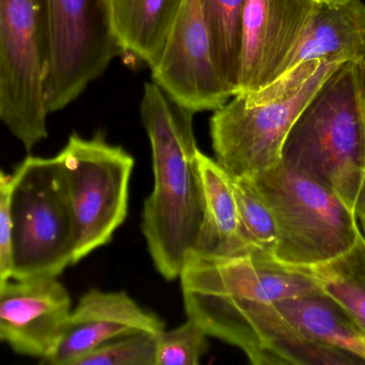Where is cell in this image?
Returning <instances> with one entry per match:
<instances>
[{
    "instance_id": "15",
    "label": "cell",
    "mask_w": 365,
    "mask_h": 365,
    "mask_svg": "<svg viewBox=\"0 0 365 365\" xmlns=\"http://www.w3.org/2000/svg\"><path fill=\"white\" fill-rule=\"evenodd\" d=\"M197 164L203 193V214L192 253L212 259H230L257 251L242 233L231 175L200 150Z\"/></svg>"
},
{
    "instance_id": "29",
    "label": "cell",
    "mask_w": 365,
    "mask_h": 365,
    "mask_svg": "<svg viewBox=\"0 0 365 365\" xmlns=\"http://www.w3.org/2000/svg\"><path fill=\"white\" fill-rule=\"evenodd\" d=\"M0 111H1V99H0Z\"/></svg>"
},
{
    "instance_id": "18",
    "label": "cell",
    "mask_w": 365,
    "mask_h": 365,
    "mask_svg": "<svg viewBox=\"0 0 365 365\" xmlns=\"http://www.w3.org/2000/svg\"><path fill=\"white\" fill-rule=\"evenodd\" d=\"M322 291L338 301L365 332V238L346 252L309 268Z\"/></svg>"
},
{
    "instance_id": "2",
    "label": "cell",
    "mask_w": 365,
    "mask_h": 365,
    "mask_svg": "<svg viewBox=\"0 0 365 365\" xmlns=\"http://www.w3.org/2000/svg\"><path fill=\"white\" fill-rule=\"evenodd\" d=\"M281 161L351 210L365 173V83L359 62L336 66L302 109Z\"/></svg>"
},
{
    "instance_id": "9",
    "label": "cell",
    "mask_w": 365,
    "mask_h": 365,
    "mask_svg": "<svg viewBox=\"0 0 365 365\" xmlns=\"http://www.w3.org/2000/svg\"><path fill=\"white\" fill-rule=\"evenodd\" d=\"M179 279L182 301L274 302L323 291L309 268L287 265L262 251L230 259L191 252Z\"/></svg>"
},
{
    "instance_id": "21",
    "label": "cell",
    "mask_w": 365,
    "mask_h": 365,
    "mask_svg": "<svg viewBox=\"0 0 365 365\" xmlns=\"http://www.w3.org/2000/svg\"><path fill=\"white\" fill-rule=\"evenodd\" d=\"M207 332L199 323H186L158 336L156 365H197L210 349Z\"/></svg>"
},
{
    "instance_id": "5",
    "label": "cell",
    "mask_w": 365,
    "mask_h": 365,
    "mask_svg": "<svg viewBox=\"0 0 365 365\" xmlns=\"http://www.w3.org/2000/svg\"><path fill=\"white\" fill-rule=\"evenodd\" d=\"M9 210L11 279L59 276L73 265L74 220L55 156H28L16 167L9 184Z\"/></svg>"
},
{
    "instance_id": "11",
    "label": "cell",
    "mask_w": 365,
    "mask_h": 365,
    "mask_svg": "<svg viewBox=\"0 0 365 365\" xmlns=\"http://www.w3.org/2000/svg\"><path fill=\"white\" fill-rule=\"evenodd\" d=\"M317 6L315 0H246L236 94L259 91L284 73Z\"/></svg>"
},
{
    "instance_id": "8",
    "label": "cell",
    "mask_w": 365,
    "mask_h": 365,
    "mask_svg": "<svg viewBox=\"0 0 365 365\" xmlns=\"http://www.w3.org/2000/svg\"><path fill=\"white\" fill-rule=\"evenodd\" d=\"M40 0H0V121L30 151L47 137Z\"/></svg>"
},
{
    "instance_id": "3",
    "label": "cell",
    "mask_w": 365,
    "mask_h": 365,
    "mask_svg": "<svg viewBox=\"0 0 365 365\" xmlns=\"http://www.w3.org/2000/svg\"><path fill=\"white\" fill-rule=\"evenodd\" d=\"M340 64L304 62L259 91L234 94L210 118L215 160L231 175L249 178L281 162L294 122Z\"/></svg>"
},
{
    "instance_id": "24",
    "label": "cell",
    "mask_w": 365,
    "mask_h": 365,
    "mask_svg": "<svg viewBox=\"0 0 365 365\" xmlns=\"http://www.w3.org/2000/svg\"><path fill=\"white\" fill-rule=\"evenodd\" d=\"M353 211L358 221H365V173L354 203Z\"/></svg>"
},
{
    "instance_id": "12",
    "label": "cell",
    "mask_w": 365,
    "mask_h": 365,
    "mask_svg": "<svg viewBox=\"0 0 365 365\" xmlns=\"http://www.w3.org/2000/svg\"><path fill=\"white\" fill-rule=\"evenodd\" d=\"M72 301L58 276L6 281L0 286V342L43 359L63 331Z\"/></svg>"
},
{
    "instance_id": "13",
    "label": "cell",
    "mask_w": 365,
    "mask_h": 365,
    "mask_svg": "<svg viewBox=\"0 0 365 365\" xmlns=\"http://www.w3.org/2000/svg\"><path fill=\"white\" fill-rule=\"evenodd\" d=\"M165 327L158 315L139 306L126 291L91 289L72 310L57 342L41 362L75 365L109 341L138 332L158 336Z\"/></svg>"
},
{
    "instance_id": "28",
    "label": "cell",
    "mask_w": 365,
    "mask_h": 365,
    "mask_svg": "<svg viewBox=\"0 0 365 365\" xmlns=\"http://www.w3.org/2000/svg\"><path fill=\"white\" fill-rule=\"evenodd\" d=\"M360 66H361L362 74H364V83H365V55L362 58L361 61L359 62Z\"/></svg>"
},
{
    "instance_id": "10",
    "label": "cell",
    "mask_w": 365,
    "mask_h": 365,
    "mask_svg": "<svg viewBox=\"0 0 365 365\" xmlns=\"http://www.w3.org/2000/svg\"><path fill=\"white\" fill-rule=\"evenodd\" d=\"M152 79L192 113L215 111L234 96L215 64L204 0H182Z\"/></svg>"
},
{
    "instance_id": "4",
    "label": "cell",
    "mask_w": 365,
    "mask_h": 365,
    "mask_svg": "<svg viewBox=\"0 0 365 365\" xmlns=\"http://www.w3.org/2000/svg\"><path fill=\"white\" fill-rule=\"evenodd\" d=\"M274 216L277 259L300 268L327 263L361 235L353 210L329 189L281 161L252 178Z\"/></svg>"
},
{
    "instance_id": "22",
    "label": "cell",
    "mask_w": 365,
    "mask_h": 365,
    "mask_svg": "<svg viewBox=\"0 0 365 365\" xmlns=\"http://www.w3.org/2000/svg\"><path fill=\"white\" fill-rule=\"evenodd\" d=\"M156 347L155 334H128L105 343L75 365H156Z\"/></svg>"
},
{
    "instance_id": "20",
    "label": "cell",
    "mask_w": 365,
    "mask_h": 365,
    "mask_svg": "<svg viewBox=\"0 0 365 365\" xmlns=\"http://www.w3.org/2000/svg\"><path fill=\"white\" fill-rule=\"evenodd\" d=\"M231 182L245 238L255 250L274 255L276 224L255 181L252 178L231 175Z\"/></svg>"
},
{
    "instance_id": "17",
    "label": "cell",
    "mask_w": 365,
    "mask_h": 365,
    "mask_svg": "<svg viewBox=\"0 0 365 365\" xmlns=\"http://www.w3.org/2000/svg\"><path fill=\"white\" fill-rule=\"evenodd\" d=\"M272 304L304 338L349 351L365 364V332L327 294L321 291Z\"/></svg>"
},
{
    "instance_id": "14",
    "label": "cell",
    "mask_w": 365,
    "mask_h": 365,
    "mask_svg": "<svg viewBox=\"0 0 365 365\" xmlns=\"http://www.w3.org/2000/svg\"><path fill=\"white\" fill-rule=\"evenodd\" d=\"M364 55V0L330 6L317 4L282 75L304 62H360Z\"/></svg>"
},
{
    "instance_id": "19",
    "label": "cell",
    "mask_w": 365,
    "mask_h": 365,
    "mask_svg": "<svg viewBox=\"0 0 365 365\" xmlns=\"http://www.w3.org/2000/svg\"><path fill=\"white\" fill-rule=\"evenodd\" d=\"M245 4L246 0H204L215 64L234 94L240 81Z\"/></svg>"
},
{
    "instance_id": "23",
    "label": "cell",
    "mask_w": 365,
    "mask_h": 365,
    "mask_svg": "<svg viewBox=\"0 0 365 365\" xmlns=\"http://www.w3.org/2000/svg\"><path fill=\"white\" fill-rule=\"evenodd\" d=\"M0 274L6 281L10 280L12 274V226L9 210V184L0 192Z\"/></svg>"
},
{
    "instance_id": "27",
    "label": "cell",
    "mask_w": 365,
    "mask_h": 365,
    "mask_svg": "<svg viewBox=\"0 0 365 365\" xmlns=\"http://www.w3.org/2000/svg\"><path fill=\"white\" fill-rule=\"evenodd\" d=\"M358 224H359L360 231H361L362 235L365 238V221H358Z\"/></svg>"
},
{
    "instance_id": "16",
    "label": "cell",
    "mask_w": 365,
    "mask_h": 365,
    "mask_svg": "<svg viewBox=\"0 0 365 365\" xmlns=\"http://www.w3.org/2000/svg\"><path fill=\"white\" fill-rule=\"evenodd\" d=\"M98 1L120 51L153 66L164 51L182 0Z\"/></svg>"
},
{
    "instance_id": "6",
    "label": "cell",
    "mask_w": 365,
    "mask_h": 365,
    "mask_svg": "<svg viewBox=\"0 0 365 365\" xmlns=\"http://www.w3.org/2000/svg\"><path fill=\"white\" fill-rule=\"evenodd\" d=\"M55 158L74 220L75 265L108 244L125 222L135 160L101 132L90 139L73 133Z\"/></svg>"
},
{
    "instance_id": "7",
    "label": "cell",
    "mask_w": 365,
    "mask_h": 365,
    "mask_svg": "<svg viewBox=\"0 0 365 365\" xmlns=\"http://www.w3.org/2000/svg\"><path fill=\"white\" fill-rule=\"evenodd\" d=\"M47 113L74 102L121 53L98 0H40Z\"/></svg>"
},
{
    "instance_id": "25",
    "label": "cell",
    "mask_w": 365,
    "mask_h": 365,
    "mask_svg": "<svg viewBox=\"0 0 365 365\" xmlns=\"http://www.w3.org/2000/svg\"><path fill=\"white\" fill-rule=\"evenodd\" d=\"M10 177L11 176L6 175V174L0 169V192L8 186L9 182H10ZM4 282H6V280L2 278L1 274H0V286H1Z\"/></svg>"
},
{
    "instance_id": "1",
    "label": "cell",
    "mask_w": 365,
    "mask_h": 365,
    "mask_svg": "<svg viewBox=\"0 0 365 365\" xmlns=\"http://www.w3.org/2000/svg\"><path fill=\"white\" fill-rule=\"evenodd\" d=\"M193 115L158 84H145L140 116L151 144L154 184L143 205L141 231L156 270L167 281L180 278L203 214Z\"/></svg>"
},
{
    "instance_id": "26",
    "label": "cell",
    "mask_w": 365,
    "mask_h": 365,
    "mask_svg": "<svg viewBox=\"0 0 365 365\" xmlns=\"http://www.w3.org/2000/svg\"><path fill=\"white\" fill-rule=\"evenodd\" d=\"M347 1H349V0H315L317 4H327V6H330V4H343V2Z\"/></svg>"
}]
</instances>
